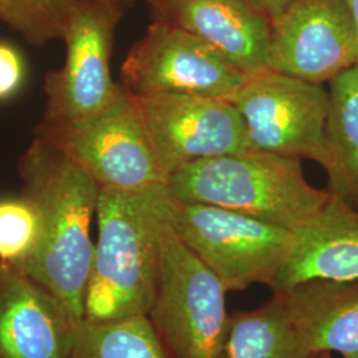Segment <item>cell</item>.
<instances>
[{
	"mask_svg": "<svg viewBox=\"0 0 358 358\" xmlns=\"http://www.w3.org/2000/svg\"><path fill=\"white\" fill-rule=\"evenodd\" d=\"M294 234L272 294L313 279H358V208L331 194L327 205Z\"/></svg>",
	"mask_w": 358,
	"mask_h": 358,
	"instance_id": "5bb4252c",
	"label": "cell"
},
{
	"mask_svg": "<svg viewBox=\"0 0 358 358\" xmlns=\"http://www.w3.org/2000/svg\"><path fill=\"white\" fill-rule=\"evenodd\" d=\"M117 3H120V4H124V3H127V1H130V0H115Z\"/></svg>",
	"mask_w": 358,
	"mask_h": 358,
	"instance_id": "484cf974",
	"label": "cell"
},
{
	"mask_svg": "<svg viewBox=\"0 0 358 358\" xmlns=\"http://www.w3.org/2000/svg\"><path fill=\"white\" fill-rule=\"evenodd\" d=\"M76 331L50 291L0 262V358H71Z\"/></svg>",
	"mask_w": 358,
	"mask_h": 358,
	"instance_id": "4fadbf2b",
	"label": "cell"
},
{
	"mask_svg": "<svg viewBox=\"0 0 358 358\" xmlns=\"http://www.w3.org/2000/svg\"><path fill=\"white\" fill-rule=\"evenodd\" d=\"M170 201L171 226L227 292L254 284L273 287L291 252L294 231L219 206Z\"/></svg>",
	"mask_w": 358,
	"mask_h": 358,
	"instance_id": "5b68a950",
	"label": "cell"
},
{
	"mask_svg": "<svg viewBox=\"0 0 358 358\" xmlns=\"http://www.w3.org/2000/svg\"><path fill=\"white\" fill-rule=\"evenodd\" d=\"M357 64L345 0H299L272 23L267 69L322 85Z\"/></svg>",
	"mask_w": 358,
	"mask_h": 358,
	"instance_id": "8fae6325",
	"label": "cell"
},
{
	"mask_svg": "<svg viewBox=\"0 0 358 358\" xmlns=\"http://www.w3.org/2000/svg\"><path fill=\"white\" fill-rule=\"evenodd\" d=\"M36 137L63 152L101 189L166 186L133 96L124 88L99 113L72 124L38 125Z\"/></svg>",
	"mask_w": 358,
	"mask_h": 358,
	"instance_id": "8992f818",
	"label": "cell"
},
{
	"mask_svg": "<svg viewBox=\"0 0 358 358\" xmlns=\"http://www.w3.org/2000/svg\"><path fill=\"white\" fill-rule=\"evenodd\" d=\"M154 20L203 40L252 76L267 69L272 24L252 0H149Z\"/></svg>",
	"mask_w": 358,
	"mask_h": 358,
	"instance_id": "7c38bea8",
	"label": "cell"
},
{
	"mask_svg": "<svg viewBox=\"0 0 358 358\" xmlns=\"http://www.w3.org/2000/svg\"><path fill=\"white\" fill-rule=\"evenodd\" d=\"M169 207L166 186L137 192L100 190L99 236L84 320L148 316L157 291L159 236Z\"/></svg>",
	"mask_w": 358,
	"mask_h": 358,
	"instance_id": "7a4b0ae2",
	"label": "cell"
},
{
	"mask_svg": "<svg viewBox=\"0 0 358 358\" xmlns=\"http://www.w3.org/2000/svg\"><path fill=\"white\" fill-rule=\"evenodd\" d=\"M0 22L22 34L28 43L44 45L60 38L59 31L20 0H0Z\"/></svg>",
	"mask_w": 358,
	"mask_h": 358,
	"instance_id": "ffe728a7",
	"label": "cell"
},
{
	"mask_svg": "<svg viewBox=\"0 0 358 358\" xmlns=\"http://www.w3.org/2000/svg\"><path fill=\"white\" fill-rule=\"evenodd\" d=\"M329 84L328 192L358 208V64Z\"/></svg>",
	"mask_w": 358,
	"mask_h": 358,
	"instance_id": "2e32d148",
	"label": "cell"
},
{
	"mask_svg": "<svg viewBox=\"0 0 358 358\" xmlns=\"http://www.w3.org/2000/svg\"><path fill=\"white\" fill-rule=\"evenodd\" d=\"M297 1L299 0H252L256 7L268 16L271 24L276 22L282 13Z\"/></svg>",
	"mask_w": 358,
	"mask_h": 358,
	"instance_id": "603a6c76",
	"label": "cell"
},
{
	"mask_svg": "<svg viewBox=\"0 0 358 358\" xmlns=\"http://www.w3.org/2000/svg\"><path fill=\"white\" fill-rule=\"evenodd\" d=\"M131 96L167 180L196 162L251 150L243 118L230 100L192 94Z\"/></svg>",
	"mask_w": 358,
	"mask_h": 358,
	"instance_id": "30bf717a",
	"label": "cell"
},
{
	"mask_svg": "<svg viewBox=\"0 0 358 358\" xmlns=\"http://www.w3.org/2000/svg\"><path fill=\"white\" fill-rule=\"evenodd\" d=\"M276 294L313 355L358 358V279H313Z\"/></svg>",
	"mask_w": 358,
	"mask_h": 358,
	"instance_id": "9a60e30c",
	"label": "cell"
},
{
	"mask_svg": "<svg viewBox=\"0 0 358 358\" xmlns=\"http://www.w3.org/2000/svg\"><path fill=\"white\" fill-rule=\"evenodd\" d=\"M23 195L40 217L38 248L23 271L50 291L77 327L94 255L90 238L101 187L50 142L35 137L20 159Z\"/></svg>",
	"mask_w": 358,
	"mask_h": 358,
	"instance_id": "6da1fadb",
	"label": "cell"
},
{
	"mask_svg": "<svg viewBox=\"0 0 358 358\" xmlns=\"http://www.w3.org/2000/svg\"><path fill=\"white\" fill-rule=\"evenodd\" d=\"M301 159L245 150L183 167L166 183L173 201L219 206L299 230L331 198L309 185Z\"/></svg>",
	"mask_w": 358,
	"mask_h": 358,
	"instance_id": "3957f363",
	"label": "cell"
},
{
	"mask_svg": "<svg viewBox=\"0 0 358 358\" xmlns=\"http://www.w3.org/2000/svg\"><path fill=\"white\" fill-rule=\"evenodd\" d=\"M346 6L349 8V11L352 13L355 27H356V34L358 38V0H345Z\"/></svg>",
	"mask_w": 358,
	"mask_h": 358,
	"instance_id": "cb8c5ba5",
	"label": "cell"
},
{
	"mask_svg": "<svg viewBox=\"0 0 358 358\" xmlns=\"http://www.w3.org/2000/svg\"><path fill=\"white\" fill-rule=\"evenodd\" d=\"M159 250L157 291L148 317L167 353L171 358H230L227 291L179 238L170 223V207Z\"/></svg>",
	"mask_w": 358,
	"mask_h": 358,
	"instance_id": "277c9868",
	"label": "cell"
},
{
	"mask_svg": "<svg viewBox=\"0 0 358 358\" xmlns=\"http://www.w3.org/2000/svg\"><path fill=\"white\" fill-rule=\"evenodd\" d=\"M247 77L203 40L155 20L121 66L122 88L134 96L192 94L231 100Z\"/></svg>",
	"mask_w": 358,
	"mask_h": 358,
	"instance_id": "9c48e42d",
	"label": "cell"
},
{
	"mask_svg": "<svg viewBox=\"0 0 358 358\" xmlns=\"http://www.w3.org/2000/svg\"><path fill=\"white\" fill-rule=\"evenodd\" d=\"M24 56L15 45L0 40V103L11 100L26 83Z\"/></svg>",
	"mask_w": 358,
	"mask_h": 358,
	"instance_id": "44dd1931",
	"label": "cell"
},
{
	"mask_svg": "<svg viewBox=\"0 0 358 358\" xmlns=\"http://www.w3.org/2000/svg\"><path fill=\"white\" fill-rule=\"evenodd\" d=\"M71 358H171L148 316L84 320Z\"/></svg>",
	"mask_w": 358,
	"mask_h": 358,
	"instance_id": "ac0fdd59",
	"label": "cell"
},
{
	"mask_svg": "<svg viewBox=\"0 0 358 358\" xmlns=\"http://www.w3.org/2000/svg\"><path fill=\"white\" fill-rule=\"evenodd\" d=\"M27 7L44 19L47 23L55 27L60 38L63 35L65 24L69 20L71 15L80 0H20Z\"/></svg>",
	"mask_w": 358,
	"mask_h": 358,
	"instance_id": "7402d4cb",
	"label": "cell"
},
{
	"mask_svg": "<svg viewBox=\"0 0 358 358\" xmlns=\"http://www.w3.org/2000/svg\"><path fill=\"white\" fill-rule=\"evenodd\" d=\"M316 358H334L333 357L332 353H320V355H317Z\"/></svg>",
	"mask_w": 358,
	"mask_h": 358,
	"instance_id": "d4e9b609",
	"label": "cell"
},
{
	"mask_svg": "<svg viewBox=\"0 0 358 358\" xmlns=\"http://www.w3.org/2000/svg\"><path fill=\"white\" fill-rule=\"evenodd\" d=\"M40 217L26 195L0 199V262L23 269L38 248Z\"/></svg>",
	"mask_w": 358,
	"mask_h": 358,
	"instance_id": "d6986e66",
	"label": "cell"
},
{
	"mask_svg": "<svg viewBox=\"0 0 358 358\" xmlns=\"http://www.w3.org/2000/svg\"><path fill=\"white\" fill-rule=\"evenodd\" d=\"M230 358H316L289 320L280 294L262 307L231 313Z\"/></svg>",
	"mask_w": 358,
	"mask_h": 358,
	"instance_id": "e0dca14e",
	"label": "cell"
},
{
	"mask_svg": "<svg viewBox=\"0 0 358 358\" xmlns=\"http://www.w3.org/2000/svg\"><path fill=\"white\" fill-rule=\"evenodd\" d=\"M251 150L312 159L327 170L329 90L266 69L247 77L232 96Z\"/></svg>",
	"mask_w": 358,
	"mask_h": 358,
	"instance_id": "52a82bcc",
	"label": "cell"
},
{
	"mask_svg": "<svg viewBox=\"0 0 358 358\" xmlns=\"http://www.w3.org/2000/svg\"><path fill=\"white\" fill-rule=\"evenodd\" d=\"M122 4L80 0L63 31V66L45 77L47 105L40 125H64L103 110L120 93L110 73L115 34Z\"/></svg>",
	"mask_w": 358,
	"mask_h": 358,
	"instance_id": "ba28073f",
	"label": "cell"
}]
</instances>
